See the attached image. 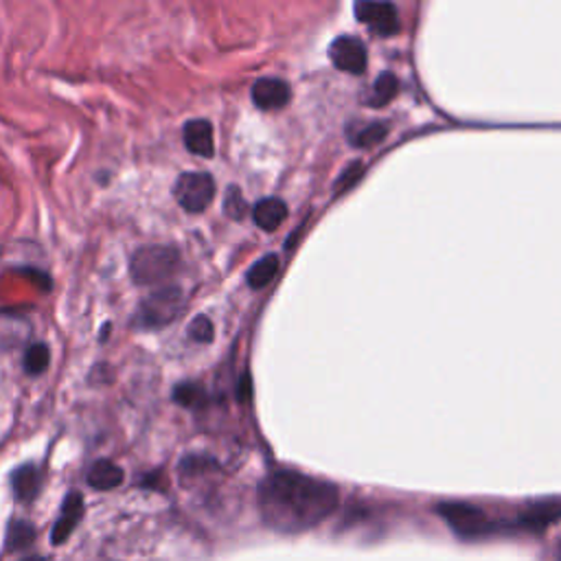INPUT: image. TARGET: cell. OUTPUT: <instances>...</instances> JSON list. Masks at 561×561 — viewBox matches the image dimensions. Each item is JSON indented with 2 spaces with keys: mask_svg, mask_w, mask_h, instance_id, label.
I'll return each mask as SVG.
<instances>
[{
  "mask_svg": "<svg viewBox=\"0 0 561 561\" xmlns=\"http://www.w3.org/2000/svg\"><path fill=\"white\" fill-rule=\"evenodd\" d=\"M253 101L259 110H266V112H272V110H281L290 103L292 99V90H290V84L279 79V77H264V79H257L253 84Z\"/></svg>",
  "mask_w": 561,
  "mask_h": 561,
  "instance_id": "obj_8",
  "label": "cell"
},
{
  "mask_svg": "<svg viewBox=\"0 0 561 561\" xmlns=\"http://www.w3.org/2000/svg\"><path fill=\"white\" fill-rule=\"evenodd\" d=\"M224 213H227L231 219H244L246 217L248 204H246V197L240 189L231 187L227 191V195H224Z\"/></svg>",
  "mask_w": 561,
  "mask_h": 561,
  "instance_id": "obj_20",
  "label": "cell"
},
{
  "mask_svg": "<svg viewBox=\"0 0 561 561\" xmlns=\"http://www.w3.org/2000/svg\"><path fill=\"white\" fill-rule=\"evenodd\" d=\"M124 479H126V472L117 463H112L107 459H101V461L92 463L90 470H88V476H86L88 485L97 492L117 489L124 483Z\"/></svg>",
  "mask_w": 561,
  "mask_h": 561,
  "instance_id": "obj_12",
  "label": "cell"
},
{
  "mask_svg": "<svg viewBox=\"0 0 561 561\" xmlns=\"http://www.w3.org/2000/svg\"><path fill=\"white\" fill-rule=\"evenodd\" d=\"M329 58L335 68L343 73H352V75H362L369 64L367 47L354 36L335 38L329 47Z\"/></svg>",
  "mask_w": 561,
  "mask_h": 561,
  "instance_id": "obj_6",
  "label": "cell"
},
{
  "mask_svg": "<svg viewBox=\"0 0 561 561\" xmlns=\"http://www.w3.org/2000/svg\"><path fill=\"white\" fill-rule=\"evenodd\" d=\"M49 362H51V352H49V347L42 345V343L31 345V347L27 349V354H25V371H27L29 375H40V373H44L47 367H49Z\"/></svg>",
  "mask_w": 561,
  "mask_h": 561,
  "instance_id": "obj_18",
  "label": "cell"
},
{
  "mask_svg": "<svg viewBox=\"0 0 561 561\" xmlns=\"http://www.w3.org/2000/svg\"><path fill=\"white\" fill-rule=\"evenodd\" d=\"M174 399H176L180 406L200 408V406H204L206 395H204V391H202L197 384H180V386L174 391Z\"/></svg>",
  "mask_w": 561,
  "mask_h": 561,
  "instance_id": "obj_21",
  "label": "cell"
},
{
  "mask_svg": "<svg viewBox=\"0 0 561 561\" xmlns=\"http://www.w3.org/2000/svg\"><path fill=\"white\" fill-rule=\"evenodd\" d=\"M81 515H84V498H81V494L71 492V494L66 496V500H64V505H62V511H60V518H58V522H55V526H53L51 541H53L55 546L64 544V541L73 535V531L77 528V524L81 522Z\"/></svg>",
  "mask_w": 561,
  "mask_h": 561,
  "instance_id": "obj_9",
  "label": "cell"
},
{
  "mask_svg": "<svg viewBox=\"0 0 561 561\" xmlns=\"http://www.w3.org/2000/svg\"><path fill=\"white\" fill-rule=\"evenodd\" d=\"M217 187L211 174L204 171H187L176 180L174 197L187 213H202L215 200Z\"/></svg>",
  "mask_w": 561,
  "mask_h": 561,
  "instance_id": "obj_4",
  "label": "cell"
},
{
  "mask_svg": "<svg viewBox=\"0 0 561 561\" xmlns=\"http://www.w3.org/2000/svg\"><path fill=\"white\" fill-rule=\"evenodd\" d=\"M279 272V257L277 255H266L264 259H259L246 275V281L253 290H264L266 285L272 283V279Z\"/></svg>",
  "mask_w": 561,
  "mask_h": 561,
  "instance_id": "obj_15",
  "label": "cell"
},
{
  "mask_svg": "<svg viewBox=\"0 0 561 561\" xmlns=\"http://www.w3.org/2000/svg\"><path fill=\"white\" fill-rule=\"evenodd\" d=\"M23 561H47L44 557H27V559H23Z\"/></svg>",
  "mask_w": 561,
  "mask_h": 561,
  "instance_id": "obj_24",
  "label": "cell"
},
{
  "mask_svg": "<svg viewBox=\"0 0 561 561\" xmlns=\"http://www.w3.org/2000/svg\"><path fill=\"white\" fill-rule=\"evenodd\" d=\"M36 541V528L29 522L14 520L8 528V550L10 552H21L27 550Z\"/></svg>",
  "mask_w": 561,
  "mask_h": 561,
  "instance_id": "obj_17",
  "label": "cell"
},
{
  "mask_svg": "<svg viewBox=\"0 0 561 561\" xmlns=\"http://www.w3.org/2000/svg\"><path fill=\"white\" fill-rule=\"evenodd\" d=\"M12 487L21 502H31L42 487V474L36 466H23L12 474Z\"/></svg>",
  "mask_w": 561,
  "mask_h": 561,
  "instance_id": "obj_13",
  "label": "cell"
},
{
  "mask_svg": "<svg viewBox=\"0 0 561 561\" xmlns=\"http://www.w3.org/2000/svg\"><path fill=\"white\" fill-rule=\"evenodd\" d=\"M335 507H339V489L298 472H275L259 485L262 518L279 533L294 535L314 528Z\"/></svg>",
  "mask_w": 561,
  "mask_h": 561,
  "instance_id": "obj_1",
  "label": "cell"
},
{
  "mask_svg": "<svg viewBox=\"0 0 561 561\" xmlns=\"http://www.w3.org/2000/svg\"><path fill=\"white\" fill-rule=\"evenodd\" d=\"M356 18L384 38L399 31V14L391 3H369V0H365V3L356 5Z\"/></svg>",
  "mask_w": 561,
  "mask_h": 561,
  "instance_id": "obj_7",
  "label": "cell"
},
{
  "mask_svg": "<svg viewBox=\"0 0 561 561\" xmlns=\"http://www.w3.org/2000/svg\"><path fill=\"white\" fill-rule=\"evenodd\" d=\"M184 309V294L176 285L161 288L158 292L150 294L137 311V327L143 329H161L174 322Z\"/></svg>",
  "mask_w": 561,
  "mask_h": 561,
  "instance_id": "obj_3",
  "label": "cell"
},
{
  "mask_svg": "<svg viewBox=\"0 0 561 561\" xmlns=\"http://www.w3.org/2000/svg\"><path fill=\"white\" fill-rule=\"evenodd\" d=\"M397 92H399V81H397V77L391 75V73H384V75H380L378 81L373 84V90H371V94L367 97V103H369L371 107H384L386 103H391V101L397 97Z\"/></svg>",
  "mask_w": 561,
  "mask_h": 561,
  "instance_id": "obj_16",
  "label": "cell"
},
{
  "mask_svg": "<svg viewBox=\"0 0 561 561\" xmlns=\"http://www.w3.org/2000/svg\"><path fill=\"white\" fill-rule=\"evenodd\" d=\"M180 270V253L171 246H143L130 259V275L139 285H156Z\"/></svg>",
  "mask_w": 561,
  "mask_h": 561,
  "instance_id": "obj_2",
  "label": "cell"
},
{
  "mask_svg": "<svg viewBox=\"0 0 561 561\" xmlns=\"http://www.w3.org/2000/svg\"><path fill=\"white\" fill-rule=\"evenodd\" d=\"M189 335L195 343H211L213 341V322L206 316H195L189 324Z\"/></svg>",
  "mask_w": 561,
  "mask_h": 561,
  "instance_id": "obj_22",
  "label": "cell"
},
{
  "mask_svg": "<svg viewBox=\"0 0 561 561\" xmlns=\"http://www.w3.org/2000/svg\"><path fill=\"white\" fill-rule=\"evenodd\" d=\"M362 174H365V165L362 163H352L343 174H341V178H339V182H335V193H343V191H347L349 187H354L360 178H362Z\"/></svg>",
  "mask_w": 561,
  "mask_h": 561,
  "instance_id": "obj_23",
  "label": "cell"
},
{
  "mask_svg": "<svg viewBox=\"0 0 561 561\" xmlns=\"http://www.w3.org/2000/svg\"><path fill=\"white\" fill-rule=\"evenodd\" d=\"M388 135V126L384 124H369L365 128H360L356 135H352V143L356 148H373L378 143H382Z\"/></svg>",
  "mask_w": 561,
  "mask_h": 561,
  "instance_id": "obj_19",
  "label": "cell"
},
{
  "mask_svg": "<svg viewBox=\"0 0 561 561\" xmlns=\"http://www.w3.org/2000/svg\"><path fill=\"white\" fill-rule=\"evenodd\" d=\"M557 518H561V500H546V502H537L528 511H524L520 515V524L526 528H533V531H541Z\"/></svg>",
  "mask_w": 561,
  "mask_h": 561,
  "instance_id": "obj_14",
  "label": "cell"
},
{
  "mask_svg": "<svg viewBox=\"0 0 561 561\" xmlns=\"http://www.w3.org/2000/svg\"><path fill=\"white\" fill-rule=\"evenodd\" d=\"M285 217H288V206H285V202L279 200V197H264V200H259V202L255 204V208H253V219H255V224H257V227H259L262 231H266V233L277 231V229L281 227V224L285 221Z\"/></svg>",
  "mask_w": 561,
  "mask_h": 561,
  "instance_id": "obj_11",
  "label": "cell"
},
{
  "mask_svg": "<svg viewBox=\"0 0 561 561\" xmlns=\"http://www.w3.org/2000/svg\"><path fill=\"white\" fill-rule=\"evenodd\" d=\"M184 145L191 154L211 158L215 154V141H213V126L204 119H191L182 130Z\"/></svg>",
  "mask_w": 561,
  "mask_h": 561,
  "instance_id": "obj_10",
  "label": "cell"
},
{
  "mask_svg": "<svg viewBox=\"0 0 561 561\" xmlns=\"http://www.w3.org/2000/svg\"><path fill=\"white\" fill-rule=\"evenodd\" d=\"M438 513L463 539H474L492 531L487 515L481 509L466 502H443L438 505Z\"/></svg>",
  "mask_w": 561,
  "mask_h": 561,
  "instance_id": "obj_5",
  "label": "cell"
}]
</instances>
